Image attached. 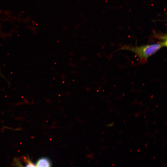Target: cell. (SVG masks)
<instances>
[{
    "label": "cell",
    "mask_w": 167,
    "mask_h": 167,
    "mask_svg": "<svg viewBox=\"0 0 167 167\" xmlns=\"http://www.w3.org/2000/svg\"><path fill=\"white\" fill-rule=\"evenodd\" d=\"M167 46V40L156 43L139 46H124L120 50H126L135 53L142 62L146 61L148 58L161 48Z\"/></svg>",
    "instance_id": "cell-1"
},
{
    "label": "cell",
    "mask_w": 167,
    "mask_h": 167,
    "mask_svg": "<svg viewBox=\"0 0 167 167\" xmlns=\"http://www.w3.org/2000/svg\"><path fill=\"white\" fill-rule=\"evenodd\" d=\"M35 165L36 167H49L51 166V163L48 159L43 157L37 161Z\"/></svg>",
    "instance_id": "cell-2"
},
{
    "label": "cell",
    "mask_w": 167,
    "mask_h": 167,
    "mask_svg": "<svg viewBox=\"0 0 167 167\" xmlns=\"http://www.w3.org/2000/svg\"><path fill=\"white\" fill-rule=\"evenodd\" d=\"M113 123H111V124H110L108 125V126H113Z\"/></svg>",
    "instance_id": "cell-5"
},
{
    "label": "cell",
    "mask_w": 167,
    "mask_h": 167,
    "mask_svg": "<svg viewBox=\"0 0 167 167\" xmlns=\"http://www.w3.org/2000/svg\"><path fill=\"white\" fill-rule=\"evenodd\" d=\"M0 75L2 78H4L7 82H8L7 80L5 78L4 75H2V74L1 73L0 69Z\"/></svg>",
    "instance_id": "cell-4"
},
{
    "label": "cell",
    "mask_w": 167,
    "mask_h": 167,
    "mask_svg": "<svg viewBox=\"0 0 167 167\" xmlns=\"http://www.w3.org/2000/svg\"><path fill=\"white\" fill-rule=\"evenodd\" d=\"M25 160V162L26 163V167H34L36 166L35 164L33 163L28 158L26 159Z\"/></svg>",
    "instance_id": "cell-3"
}]
</instances>
